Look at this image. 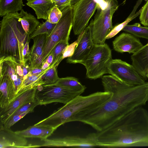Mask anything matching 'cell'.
<instances>
[{
	"instance_id": "obj_1",
	"label": "cell",
	"mask_w": 148,
	"mask_h": 148,
	"mask_svg": "<svg viewBox=\"0 0 148 148\" xmlns=\"http://www.w3.org/2000/svg\"><path fill=\"white\" fill-rule=\"evenodd\" d=\"M101 79L104 91L111 92V96L97 110L82 122L90 126L97 132L109 127L148 101V82L132 86L111 75H103Z\"/></svg>"
},
{
	"instance_id": "obj_2",
	"label": "cell",
	"mask_w": 148,
	"mask_h": 148,
	"mask_svg": "<svg viewBox=\"0 0 148 148\" xmlns=\"http://www.w3.org/2000/svg\"><path fill=\"white\" fill-rule=\"evenodd\" d=\"M95 133L98 147L148 146V112L138 107L108 128Z\"/></svg>"
},
{
	"instance_id": "obj_3",
	"label": "cell",
	"mask_w": 148,
	"mask_h": 148,
	"mask_svg": "<svg viewBox=\"0 0 148 148\" xmlns=\"http://www.w3.org/2000/svg\"><path fill=\"white\" fill-rule=\"evenodd\" d=\"M111 95V92L105 91L97 92L86 96L78 95L34 125L49 126L56 130L67 123L82 122L99 108Z\"/></svg>"
},
{
	"instance_id": "obj_4",
	"label": "cell",
	"mask_w": 148,
	"mask_h": 148,
	"mask_svg": "<svg viewBox=\"0 0 148 148\" xmlns=\"http://www.w3.org/2000/svg\"><path fill=\"white\" fill-rule=\"evenodd\" d=\"M20 13H9L0 23V59L14 58L19 64L26 63L23 54L24 43L27 35L22 26Z\"/></svg>"
},
{
	"instance_id": "obj_5",
	"label": "cell",
	"mask_w": 148,
	"mask_h": 148,
	"mask_svg": "<svg viewBox=\"0 0 148 148\" xmlns=\"http://www.w3.org/2000/svg\"><path fill=\"white\" fill-rule=\"evenodd\" d=\"M119 6L117 0H103L98 5L94 18L89 25L94 44L105 43L107 36L113 28V15Z\"/></svg>"
},
{
	"instance_id": "obj_6",
	"label": "cell",
	"mask_w": 148,
	"mask_h": 148,
	"mask_svg": "<svg viewBox=\"0 0 148 148\" xmlns=\"http://www.w3.org/2000/svg\"><path fill=\"white\" fill-rule=\"evenodd\" d=\"M111 50L105 43L94 44L86 60L82 64L86 69V77L95 79L108 73V66L112 60Z\"/></svg>"
},
{
	"instance_id": "obj_7",
	"label": "cell",
	"mask_w": 148,
	"mask_h": 148,
	"mask_svg": "<svg viewBox=\"0 0 148 148\" xmlns=\"http://www.w3.org/2000/svg\"><path fill=\"white\" fill-rule=\"evenodd\" d=\"M73 6L67 7L62 11L61 18L51 33L47 35L42 54V64L57 44L62 40H69L73 26Z\"/></svg>"
},
{
	"instance_id": "obj_8",
	"label": "cell",
	"mask_w": 148,
	"mask_h": 148,
	"mask_svg": "<svg viewBox=\"0 0 148 148\" xmlns=\"http://www.w3.org/2000/svg\"><path fill=\"white\" fill-rule=\"evenodd\" d=\"M82 94L55 84L40 85L37 87L35 99L38 105H45L54 102L65 104Z\"/></svg>"
},
{
	"instance_id": "obj_9",
	"label": "cell",
	"mask_w": 148,
	"mask_h": 148,
	"mask_svg": "<svg viewBox=\"0 0 148 148\" xmlns=\"http://www.w3.org/2000/svg\"><path fill=\"white\" fill-rule=\"evenodd\" d=\"M102 0H80L73 6L72 28L75 35H79L87 27L98 5Z\"/></svg>"
},
{
	"instance_id": "obj_10",
	"label": "cell",
	"mask_w": 148,
	"mask_h": 148,
	"mask_svg": "<svg viewBox=\"0 0 148 148\" xmlns=\"http://www.w3.org/2000/svg\"><path fill=\"white\" fill-rule=\"evenodd\" d=\"M108 73L131 86L144 84L145 79L131 64L121 59H112L108 66Z\"/></svg>"
},
{
	"instance_id": "obj_11",
	"label": "cell",
	"mask_w": 148,
	"mask_h": 148,
	"mask_svg": "<svg viewBox=\"0 0 148 148\" xmlns=\"http://www.w3.org/2000/svg\"><path fill=\"white\" fill-rule=\"evenodd\" d=\"M41 140L44 142L40 145L41 147L87 148L98 147L95 140V133L89 134L85 137L72 135Z\"/></svg>"
},
{
	"instance_id": "obj_12",
	"label": "cell",
	"mask_w": 148,
	"mask_h": 148,
	"mask_svg": "<svg viewBox=\"0 0 148 148\" xmlns=\"http://www.w3.org/2000/svg\"><path fill=\"white\" fill-rule=\"evenodd\" d=\"M77 39V44L73 54L66 60L68 63L82 64L89 54L94 44L89 26L79 34Z\"/></svg>"
},
{
	"instance_id": "obj_13",
	"label": "cell",
	"mask_w": 148,
	"mask_h": 148,
	"mask_svg": "<svg viewBox=\"0 0 148 148\" xmlns=\"http://www.w3.org/2000/svg\"><path fill=\"white\" fill-rule=\"evenodd\" d=\"M40 145L29 144L26 138L16 134L10 128L0 124V148H35Z\"/></svg>"
},
{
	"instance_id": "obj_14",
	"label": "cell",
	"mask_w": 148,
	"mask_h": 148,
	"mask_svg": "<svg viewBox=\"0 0 148 148\" xmlns=\"http://www.w3.org/2000/svg\"><path fill=\"white\" fill-rule=\"evenodd\" d=\"M37 87L20 93L5 107L0 109V124H3L18 108L23 105L35 100Z\"/></svg>"
},
{
	"instance_id": "obj_15",
	"label": "cell",
	"mask_w": 148,
	"mask_h": 148,
	"mask_svg": "<svg viewBox=\"0 0 148 148\" xmlns=\"http://www.w3.org/2000/svg\"><path fill=\"white\" fill-rule=\"evenodd\" d=\"M114 50L121 53L134 54L143 45L140 39L132 34L123 32L116 37L112 42Z\"/></svg>"
},
{
	"instance_id": "obj_16",
	"label": "cell",
	"mask_w": 148,
	"mask_h": 148,
	"mask_svg": "<svg viewBox=\"0 0 148 148\" xmlns=\"http://www.w3.org/2000/svg\"><path fill=\"white\" fill-rule=\"evenodd\" d=\"M0 109L11 102L16 97L14 84L11 79L7 76L0 77Z\"/></svg>"
},
{
	"instance_id": "obj_17",
	"label": "cell",
	"mask_w": 148,
	"mask_h": 148,
	"mask_svg": "<svg viewBox=\"0 0 148 148\" xmlns=\"http://www.w3.org/2000/svg\"><path fill=\"white\" fill-rule=\"evenodd\" d=\"M132 65L146 80L148 70V42L131 56Z\"/></svg>"
},
{
	"instance_id": "obj_18",
	"label": "cell",
	"mask_w": 148,
	"mask_h": 148,
	"mask_svg": "<svg viewBox=\"0 0 148 148\" xmlns=\"http://www.w3.org/2000/svg\"><path fill=\"white\" fill-rule=\"evenodd\" d=\"M55 130L48 126L34 125L27 129L17 131L15 132L25 138H37L41 140L46 139L51 135Z\"/></svg>"
},
{
	"instance_id": "obj_19",
	"label": "cell",
	"mask_w": 148,
	"mask_h": 148,
	"mask_svg": "<svg viewBox=\"0 0 148 148\" xmlns=\"http://www.w3.org/2000/svg\"><path fill=\"white\" fill-rule=\"evenodd\" d=\"M26 4L35 11L38 19L47 20L55 2L50 0H30Z\"/></svg>"
},
{
	"instance_id": "obj_20",
	"label": "cell",
	"mask_w": 148,
	"mask_h": 148,
	"mask_svg": "<svg viewBox=\"0 0 148 148\" xmlns=\"http://www.w3.org/2000/svg\"><path fill=\"white\" fill-rule=\"evenodd\" d=\"M50 66L39 74L31 75H27L23 76L22 82L18 90L16 97L20 93L29 89L40 85H44L45 83L42 78V76Z\"/></svg>"
},
{
	"instance_id": "obj_21",
	"label": "cell",
	"mask_w": 148,
	"mask_h": 148,
	"mask_svg": "<svg viewBox=\"0 0 148 148\" xmlns=\"http://www.w3.org/2000/svg\"><path fill=\"white\" fill-rule=\"evenodd\" d=\"M47 36V34H41L33 38V44L27 58V61H29V66L32 65L39 57L42 56Z\"/></svg>"
},
{
	"instance_id": "obj_22",
	"label": "cell",
	"mask_w": 148,
	"mask_h": 148,
	"mask_svg": "<svg viewBox=\"0 0 148 148\" xmlns=\"http://www.w3.org/2000/svg\"><path fill=\"white\" fill-rule=\"evenodd\" d=\"M20 13L21 16V21L22 27L26 34L29 36L40 23L34 16L23 9Z\"/></svg>"
},
{
	"instance_id": "obj_23",
	"label": "cell",
	"mask_w": 148,
	"mask_h": 148,
	"mask_svg": "<svg viewBox=\"0 0 148 148\" xmlns=\"http://www.w3.org/2000/svg\"><path fill=\"white\" fill-rule=\"evenodd\" d=\"M23 0H0V15L3 16L7 14L21 11L25 5Z\"/></svg>"
},
{
	"instance_id": "obj_24",
	"label": "cell",
	"mask_w": 148,
	"mask_h": 148,
	"mask_svg": "<svg viewBox=\"0 0 148 148\" xmlns=\"http://www.w3.org/2000/svg\"><path fill=\"white\" fill-rule=\"evenodd\" d=\"M18 64L11 57L0 59V77L5 76L11 78V76L16 73L17 66Z\"/></svg>"
},
{
	"instance_id": "obj_25",
	"label": "cell",
	"mask_w": 148,
	"mask_h": 148,
	"mask_svg": "<svg viewBox=\"0 0 148 148\" xmlns=\"http://www.w3.org/2000/svg\"><path fill=\"white\" fill-rule=\"evenodd\" d=\"M143 0H138L134 6V8L126 19L123 22L113 27L109 34L107 36L106 39L111 38L116 35L131 21L140 15L142 9V7L136 13V12L138 7L141 3Z\"/></svg>"
},
{
	"instance_id": "obj_26",
	"label": "cell",
	"mask_w": 148,
	"mask_h": 148,
	"mask_svg": "<svg viewBox=\"0 0 148 148\" xmlns=\"http://www.w3.org/2000/svg\"><path fill=\"white\" fill-rule=\"evenodd\" d=\"M66 87L70 90L83 93L86 87L82 85L78 79L75 77H67L59 78L54 84Z\"/></svg>"
},
{
	"instance_id": "obj_27",
	"label": "cell",
	"mask_w": 148,
	"mask_h": 148,
	"mask_svg": "<svg viewBox=\"0 0 148 148\" xmlns=\"http://www.w3.org/2000/svg\"><path fill=\"white\" fill-rule=\"evenodd\" d=\"M134 36L148 40V27H143L138 23L126 25L122 30Z\"/></svg>"
},
{
	"instance_id": "obj_28",
	"label": "cell",
	"mask_w": 148,
	"mask_h": 148,
	"mask_svg": "<svg viewBox=\"0 0 148 148\" xmlns=\"http://www.w3.org/2000/svg\"><path fill=\"white\" fill-rule=\"evenodd\" d=\"M68 40H62L59 42L52 50L51 53L53 56V59L51 65L55 64L57 67L62 60V53L66 46L69 45Z\"/></svg>"
},
{
	"instance_id": "obj_29",
	"label": "cell",
	"mask_w": 148,
	"mask_h": 148,
	"mask_svg": "<svg viewBox=\"0 0 148 148\" xmlns=\"http://www.w3.org/2000/svg\"><path fill=\"white\" fill-rule=\"evenodd\" d=\"M56 24L51 23L47 20L42 23H40L34 31L29 35L30 38L32 39L36 36L41 34L49 35L53 30Z\"/></svg>"
},
{
	"instance_id": "obj_30",
	"label": "cell",
	"mask_w": 148,
	"mask_h": 148,
	"mask_svg": "<svg viewBox=\"0 0 148 148\" xmlns=\"http://www.w3.org/2000/svg\"><path fill=\"white\" fill-rule=\"evenodd\" d=\"M50 66V68L42 77L45 83L44 85L54 84L57 82L60 78L58 74L57 67L55 65V64Z\"/></svg>"
},
{
	"instance_id": "obj_31",
	"label": "cell",
	"mask_w": 148,
	"mask_h": 148,
	"mask_svg": "<svg viewBox=\"0 0 148 148\" xmlns=\"http://www.w3.org/2000/svg\"><path fill=\"white\" fill-rule=\"evenodd\" d=\"M29 110L23 113L14 114L11 116L3 124H0L5 127L10 128L28 113L33 112Z\"/></svg>"
},
{
	"instance_id": "obj_32",
	"label": "cell",
	"mask_w": 148,
	"mask_h": 148,
	"mask_svg": "<svg viewBox=\"0 0 148 148\" xmlns=\"http://www.w3.org/2000/svg\"><path fill=\"white\" fill-rule=\"evenodd\" d=\"M62 15V12L55 6L51 10L47 20L51 23L56 24L60 20Z\"/></svg>"
},
{
	"instance_id": "obj_33",
	"label": "cell",
	"mask_w": 148,
	"mask_h": 148,
	"mask_svg": "<svg viewBox=\"0 0 148 148\" xmlns=\"http://www.w3.org/2000/svg\"><path fill=\"white\" fill-rule=\"evenodd\" d=\"M142 7L139 20L142 24L144 26L148 27V0Z\"/></svg>"
},
{
	"instance_id": "obj_34",
	"label": "cell",
	"mask_w": 148,
	"mask_h": 148,
	"mask_svg": "<svg viewBox=\"0 0 148 148\" xmlns=\"http://www.w3.org/2000/svg\"><path fill=\"white\" fill-rule=\"evenodd\" d=\"M38 105L36 101L35 100L34 101L27 103L23 105L17 109L12 115L15 114L21 113L29 110H32L33 111L34 108Z\"/></svg>"
},
{
	"instance_id": "obj_35",
	"label": "cell",
	"mask_w": 148,
	"mask_h": 148,
	"mask_svg": "<svg viewBox=\"0 0 148 148\" xmlns=\"http://www.w3.org/2000/svg\"><path fill=\"white\" fill-rule=\"evenodd\" d=\"M79 1L80 0H60L55 2V6L62 11L66 7L73 6Z\"/></svg>"
},
{
	"instance_id": "obj_36",
	"label": "cell",
	"mask_w": 148,
	"mask_h": 148,
	"mask_svg": "<svg viewBox=\"0 0 148 148\" xmlns=\"http://www.w3.org/2000/svg\"><path fill=\"white\" fill-rule=\"evenodd\" d=\"M77 42L78 40L77 39L75 41L66 46L62 53V60L66 58H69L72 56Z\"/></svg>"
},
{
	"instance_id": "obj_37",
	"label": "cell",
	"mask_w": 148,
	"mask_h": 148,
	"mask_svg": "<svg viewBox=\"0 0 148 148\" xmlns=\"http://www.w3.org/2000/svg\"><path fill=\"white\" fill-rule=\"evenodd\" d=\"M30 38L29 36H27V40L26 43L24 45L23 54L25 61L26 62L27 61V58L30 53V50L29 48V43Z\"/></svg>"
},
{
	"instance_id": "obj_38",
	"label": "cell",
	"mask_w": 148,
	"mask_h": 148,
	"mask_svg": "<svg viewBox=\"0 0 148 148\" xmlns=\"http://www.w3.org/2000/svg\"><path fill=\"white\" fill-rule=\"evenodd\" d=\"M44 70L42 69L41 67L32 68L30 69L27 75H31L38 74L42 72Z\"/></svg>"
},
{
	"instance_id": "obj_39",
	"label": "cell",
	"mask_w": 148,
	"mask_h": 148,
	"mask_svg": "<svg viewBox=\"0 0 148 148\" xmlns=\"http://www.w3.org/2000/svg\"><path fill=\"white\" fill-rule=\"evenodd\" d=\"M23 71V76L27 75L30 70L29 66L26 63L24 65H21Z\"/></svg>"
},
{
	"instance_id": "obj_40",
	"label": "cell",
	"mask_w": 148,
	"mask_h": 148,
	"mask_svg": "<svg viewBox=\"0 0 148 148\" xmlns=\"http://www.w3.org/2000/svg\"><path fill=\"white\" fill-rule=\"evenodd\" d=\"M17 74L19 76L23 77V71L21 65L18 64L16 68Z\"/></svg>"
},
{
	"instance_id": "obj_41",
	"label": "cell",
	"mask_w": 148,
	"mask_h": 148,
	"mask_svg": "<svg viewBox=\"0 0 148 148\" xmlns=\"http://www.w3.org/2000/svg\"><path fill=\"white\" fill-rule=\"evenodd\" d=\"M53 59V56L52 53H50L47 57L45 61L47 62L50 66L52 62Z\"/></svg>"
},
{
	"instance_id": "obj_42",
	"label": "cell",
	"mask_w": 148,
	"mask_h": 148,
	"mask_svg": "<svg viewBox=\"0 0 148 148\" xmlns=\"http://www.w3.org/2000/svg\"><path fill=\"white\" fill-rule=\"evenodd\" d=\"M50 66V65L46 61L43 62L41 66V67L43 70H45Z\"/></svg>"
},
{
	"instance_id": "obj_43",
	"label": "cell",
	"mask_w": 148,
	"mask_h": 148,
	"mask_svg": "<svg viewBox=\"0 0 148 148\" xmlns=\"http://www.w3.org/2000/svg\"><path fill=\"white\" fill-rule=\"evenodd\" d=\"M18 75L16 73L12 75L11 77V79L13 81L16 80L18 78Z\"/></svg>"
},
{
	"instance_id": "obj_44",
	"label": "cell",
	"mask_w": 148,
	"mask_h": 148,
	"mask_svg": "<svg viewBox=\"0 0 148 148\" xmlns=\"http://www.w3.org/2000/svg\"><path fill=\"white\" fill-rule=\"evenodd\" d=\"M50 0L52 1H54L55 2H57L60 1V0Z\"/></svg>"
},
{
	"instance_id": "obj_45",
	"label": "cell",
	"mask_w": 148,
	"mask_h": 148,
	"mask_svg": "<svg viewBox=\"0 0 148 148\" xmlns=\"http://www.w3.org/2000/svg\"><path fill=\"white\" fill-rule=\"evenodd\" d=\"M147 78H148V70L147 74Z\"/></svg>"
},
{
	"instance_id": "obj_46",
	"label": "cell",
	"mask_w": 148,
	"mask_h": 148,
	"mask_svg": "<svg viewBox=\"0 0 148 148\" xmlns=\"http://www.w3.org/2000/svg\"><path fill=\"white\" fill-rule=\"evenodd\" d=\"M145 1H148V0H145Z\"/></svg>"
},
{
	"instance_id": "obj_47",
	"label": "cell",
	"mask_w": 148,
	"mask_h": 148,
	"mask_svg": "<svg viewBox=\"0 0 148 148\" xmlns=\"http://www.w3.org/2000/svg\"><path fill=\"white\" fill-rule=\"evenodd\" d=\"M27 0V1H29V0Z\"/></svg>"
}]
</instances>
